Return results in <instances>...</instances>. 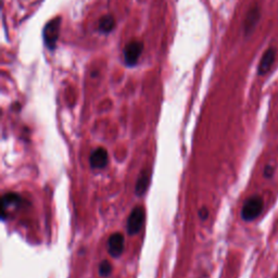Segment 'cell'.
Returning a JSON list of instances; mask_svg holds the SVG:
<instances>
[{
	"instance_id": "cell-1",
	"label": "cell",
	"mask_w": 278,
	"mask_h": 278,
	"mask_svg": "<svg viewBox=\"0 0 278 278\" xmlns=\"http://www.w3.org/2000/svg\"><path fill=\"white\" fill-rule=\"evenodd\" d=\"M263 208H264V201H263L262 197L258 196V194L250 197L246 200L242 209V219L245 222L254 221L262 213Z\"/></svg>"
},
{
	"instance_id": "cell-2",
	"label": "cell",
	"mask_w": 278,
	"mask_h": 278,
	"mask_svg": "<svg viewBox=\"0 0 278 278\" xmlns=\"http://www.w3.org/2000/svg\"><path fill=\"white\" fill-rule=\"evenodd\" d=\"M60 26H61V18L57 17L49 21L44 28V42L47 48L50 50H54L56 48V45L59 38Z\"/></svg>"
},
{
	"instance_id": "cell-3",
	"label": "cell",
	"mask_w": 278,
	"mask_h": 278,
	"mask_svg": "<svg viewBox=\"0 0 278 278\" xmlns=\"http://www.w3.org/2000/svg\"><path fill=\"white\" fill-rule=\"evenodd\" d=\"M144 221H145V210L141 207L134 208L129 216V219H127V224H126L127 232H129L131 236L138 234L142 227V225H144Z\"/></svg>"
},
{
	"instance_id": "cell-4",
	"label": "cell",
	"mask_w": 278,
	"mask_h": 278,
	"mask_svg": "<svg viewBox=\"0 0 278 278\" xmlns=\"http://www.w3.org/2000/svg\"><path fill=\"white\" fill-rule=\"evenodd\" d=\"M144 51V44L139 41H133L126 45L124 49V60L129 66L137 64L138 60Z\"/></svg>"
},
{
	"instance_id": "cell-5",
	"label": "cell",
	"mask_w": 278,
	"mask_h": 278,
	"mask_svg": "<svg viewBox=\"0 0 278 278\" xmlns=\"http://www.w3.org/2000/svg\"><path fill=\"white\" fill-rule=\"evenodd\" d=\"M260 17H261L260 7L258 5H254L249 9V11H248L245 19L244 28H245V34L247 36L250 35L254 31L255 27H257L260 21Z\"/></svg>"
},
{
	"instance_id": "cell-6",
	"label": "cell",
	"mask_w": 278,
	"mask_h": 278,
	"mask_svg": "<svg viewBox=\"0 0 278 278\" xmlns=\"http://www.w3.org/2000/svg\"><path fill=\"white\" fill-rule=\"evenodd\" d=\"M108 161H109L108 151L102 147L95 149L89 157L90 167L96 170H102L106 168Z\"/></svg>"
},
{
	"instance_id": "cell-7",
	"label": "cell",
	"mask_w": 278,
	"mask_h": 278,
	"mask_svg": "<svg viewBox=\"0 0 278 278\" xmlns=\"http://www.w3.org/2000/svg\"><path fill=\"white\" fill-rule=\"evenodd\" d=\"M125 240L121 232H114L108 240V251L111 257L118 258L124 251Z\"/></svg>"
},
{
	"instance_id": "cell-8",
	"label": "cell",
	"mask_w": 278,
	"mask_h": 278,
	"mask_svg": "<svg viewBox=\"0 0 278 278\" xmlns=\"http://www.w3.org/2000/svg\"><path fill=\"white\" fill-rule=\"evenodd\" d=\"M275 58H276V49L273 47L268 48L264 54H263L260 60V63L258 66L259 75H265L270 70V67H272L274 64Z\"/></svg>"
},
{
	"instance_id": "cell-9",
	"label": "cell",
	"mask_w": 278,
	"mask_h": 278,
	"mask_svg": "<svg viewBox=\"0 0 278 278\" xmlns=\"http://www.w3.org/2000/svg\"><path fill=\"white\" fill-rule=\"evenodd\" d=\"M114 25H115L114 18L112 16H110V14H108V16H104L100 19L98 28H99V31L101 33L108 34L112 31V29L114 28Z\"/></svg>"
},
{
	"instance_id": "cell-10",
	"label": "cell",
	"mask_w": 278,
	"mask_h": 278,
	"mask_svg": "<svg viewBox=\"0 0 278 278\" xmlns=\"http://www.w3.org/2000/svg\"><path fill=\"white\" fill-rule=\"evenodd\" d=\"M148 183H149V176L146 172H144L139 176V178L137 180V184H136V194L137 196H141L142 193H145V191L147 190Z\"/></svg>"
},
{
	"instance_id": "cell-11",
	"label": "cell",
	"mask_w": 278,
	"mask_h": 278,
	"mask_svg": "<svg viewBox=\"0 0 278 278\" xmlns=\"http://www.w3.org/2000/svg\"><path fill=\"white\" fill-rule=\"evenodd\" d=\"M19 201H20V197L19 194H16V193H7L5 194V197L3 198V205H4V208H7V207H10V206H16V205H19Z\"/></svg>"
},
{
	"instance_id": "cell-12",
	"label": "cell",
	"mask_w": 278,
	"mask_h": 278,
	"mask_svg": "<svg viewBox=\"0 0 278 278\" xmlns=\"http://www.w3.org/2000/svg\"><path fill=\"white\" fill-rule=\"evenodd\" d=\"M112 272L111 263L108 261H102L99 265V275L101 277H108Z\"/></svg>"
},
{
	"instance_id": "cell-13",
	"label": "cell",
	"mask_w": 278,
	"mask_h": 278,
	"mask_svg": "<svg viewBox=\"0 0 278 278\" xmlns=\"http://www.w3.org/2000/svg\"><path fill=\"white\" fill-rule=\"evenodd\" d=\"M273 173H274V170H273V168L272 167H269V165H268V167H266L265 168V171H264V176L265 177H272V175H273Z\"/></svg>"
},
{
	"instance_id": "cell-14",
	"label": "cell",
	"mask_w": 278,
	"mask_h": 278,
	"mask_svg": "<svg viewBox=\"0 0 278 278\" xmlns=\"http://www.w3.org/2000/svg\"><path fill=\"white\" fill-rule=\"evenodd\" d=\"M208 215H209V212H208V210L206 208H204L199 211V216H201L202 220H206L208 217Z\"/></svg>"
}]
</instances>
